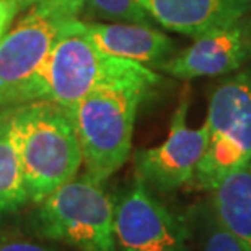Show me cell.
Listing matches in <instances>:
<instances>
[{"label": "cell", "instance_id": "cell-8", "mask_svg": "<svg viewBox=\"0 0 251 251\" xmlns=\"http://www.w3.org/2000/svg\"><path fill=\"white\" fill-rule=\"evenodd\" d=\"M189 87L181 92L175 109L168 137L152 149H140L134 155L135 175L160 194L175 193L191 184L196 168L207 145V126L199 129L188 126Z\"/></svg>", "mask_w": 251, "mask_h": 251}, {"label": "cell", "instance_id": "cell-10", "mask_svg": "<svg viewBox=\"0 0 251 251\" xmlns=\"http://www.w3.org/2000/svg\"><path fill=\"white\" fill-rule=\"evenodd\" d=\"M144 3L162 28L194 39L251 13V0H144Z\"/></svg>", "mask_w": 251, "mask_h": 251}, {"label": "cell", "instance_id": "cell-18", "mask_svg": "<svg viewBox=\"0 0 251 251\" xmlns=\"http://www.w3.org/2000/svg\"><path fill=\"white\" fill-rule=\"evenodd\" d=\"M38 2H41V0H23V5H25V8H29L31 5L38 3Z\"/></svg>", "mask_w": 251, "mask_h": 251}, {"label": "cell", "instance_id": "cell-14", "mask_svg": "<svg viewBox=\"0 0 251 251\" xmlns=\"http://www.w3.org/2000/svg\"><path fill=\"white\" fill-rule=\"evenodd\" d=\"M82 12L90 18L113 23H155L145 8L144 0H85Z\"/></svg>", "mask_w": 251, "mask_h": 251}, {"label": "cell", "instance_id": "cell-3", "mask_svg": "<svg viewBox=\"0 0 251 251\" xmlns=\"http://www.w3.org/2000/svg\"><path fill=\"white\" fill-rule=\"evenodd\" d=\"M13 134L31 202H41L78 175L82 149L67 108L52 101L15 106Z\"/></svg>", "mask_w": 251, "mask_h": 251}, {"label": "cell", "instance_id": "cell-2", "mask_svg": "<svg viewBox=\"0 0 251 251\" xmlns=\"http://www.w3.org/2000/svg\"><path fill=\"white\" fill-rule=\"evenodd\" d=\"M157 83L149 78L108 83L69 109L88 176L104 183L127 162L139 106Z\"/></svg>", "mask_w": 251, "mask_h": 251}, {"label": "cell", "instance_id": "cell-4", "mask_svg": "<svg viewBox=\"0 0 251 251\" xmlns=\"http://www.w3.org/2000/svg\"><path fill=\"white\" fill-rule=\"evenodd\" d=\"M36 205L31 225L39 237L78 251H119L114 198L87 173L77 175Z\"/></svg>", "mask_w": 251, "mask_h": 251}, {"label": "cell", "instance_id": "cell-7", "mask_svg": "<svg viewBox=\"0 0 251 251\" xmlns=\"http://www.w3.org/2000/svg\"><path fill=\"white\" fill-rule=\"evenodd\" d=\"M114 233L119 251H189L186 217L158 199L137 175L114 198Z\"/></svg>", "mask_w": 251, "mask_h": 251}, {"label": "cell", "instance_id": "cell-13", "mask_svg": "<svg viewBox=\"0 0 251 251\" xmlns=\"http://www.w3.org/2000/svg\"><path fill=\"white\" fill-rule=\"evenodd\" d=\"M13 109L0 108V215L18 212L29 202L13 134Z\"/></svg>", "mask_w": 251, "mask_h": 251}, {"label": "cell", "instance_id": "cell-5", "mask_svg": "<svg viewBox=\"0 0 251 251\" xmlns=\"http://www.w3.org/2000/svg\"><path fill=\"white\" fill-rule=\"evenodd\" d=\"M207 145L191 186L210 191L228 173L251 162V67L217 83L209 98Z\"/></svg>", "mask_w": 251, "mask_h": 251}, {"label": "cell", "instance_id": "cell-1", "mask_svg": "<svg viewBox=\"0 0 251 251\" xmlns=\"http://www.w3.org/2000/svg\"><path fill=\"white\" fill-rule=\"evenodd\" d=\"M129 78L158 80L153 69L101 52L85 33L83 22L65 25L51 52L17 95L15 106L33 101H52L70 109L103 85Z\"/></svg>", "mask_w": 251, "mask_h": 251}, {"label": "cell", "instance_id": "cell-6", "mask_svg": "<svg viewBox=\"0 0 251 251\" xmlns=\"http://www.w3.org/2000/svg\"><path fill=\"white\" fill-rule=\"evenodd\" d=\"M85 0H41L31 5L12 31L0 39V108L15 106L17 95L44 62Z\"/></svg>", "mask_w": 251, "mask_h": 251}, {"label": "cell", "instance_id": "cell-15", "mask_svg": "<svg viewBox=\"0 0 251 251\" xmlns=\"http://www.w3.org/2000/svg\"><path fill=\"white\" fill-rule=\"evenodd\" d=\"M204 251H243L237 240L214 217L210 210L205 220Z\"/></svg>", "mask_w": 251, "mask_h": 251}, {"label": "cell", "instance_id": "cell-11", "mask_svg": "<svg viewBox=\"0 0 251 251\" xmlns=\"http://www.w3.org/2000/svg\"><path fill=\"white\" fill-rule=\"evenodd\" d=\"M83 28L90 41L101 52L150 69H160L178 52L176 43L150 25L83 22Z\"/></svg>", "mask_w": 251, "mask_h": 251}, {"label": "cell", "instance_id": "cell-16", "mask_svg": "<svg viewBox=\"0 0 251 251\" xmlns=\"http://www.w3.org/2000/svg\"><path fill=\"white\" fill-rule=\"evenodd\" d=\"M22 10H26L23 0H0V39L7 34L10 25Z\"/></svg>", "mask_w": 251, "mask_h": 251}, {"label": "cell", "instance_id": "cell-17", "mask_svg": "<svg viewBox=\"0 0 251 251\" xmlns=\"http://www.w3.org/2000/svg\"><path fill=\"white\" fill-rule=\"evenodd\" d=\"M0 251H56V250L28 242V240L5 238V240H0Z\"/></svg>", "mask_w": 251, "mask_h": 251}, {"label": "cell", "instance_id": "cell-12", "mask_svg": "<svg viewBox=\"0 0 251 251\" xmlns=\"http://www.w3.org/2000/svg\"><path fill=\"white\" fill-rule=\"evenodd\" d=\"M210 193V212L243 251H251V162L228 173Z\"/></svg>", "mask_w": 251, "mask_h": 251}, {"label": "cell", "instance_id": "cell-9", "mask_svg": "<svg viewBox=\"0 0 251 251\" xmlns=\"http://www.w3.org/2000/svg\"><path fill=\"white\" fill-rule=\"evenodd\" d=\"M251 61V13L228 26L196 38L191 46L170 57L160 70L179 80L225 77Z\"/></svg>", "mask_w": 251, "mask_h": 251}]
</instances>
